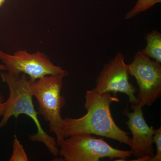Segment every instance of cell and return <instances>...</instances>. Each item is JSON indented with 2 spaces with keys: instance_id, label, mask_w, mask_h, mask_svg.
<instances>
[{
  "instance_id": "1",
  "label": "cell",
  "mask_w": 161,
  "mask_h": 161,
  "mask_svg": "<svg viewBox=\"0 0 161 161\" xmlns=\"http://www.w3.org/2000/svg\"><path fill=\"white\" fill-rule=\"evenodd\" d=\"M85 98V115L78 118H64V138L80 134H94L115 140L130 147L131 138L129 133L116 125L111 113V104L119 102L116 94H100L94 88L86 91Z\"/></svg>"
},
{
  "instance_id": "2",
  "label": "cell",
  "mask_w": 161,
  "mask_h": 161,
  "mask_svg": "<svg viewBox=\"0 0 161 161\" xmlns=\"http://www.w3.org/2000/svg\"><path fill=\"white\" fill-rule=\"evenodd\" d=\"M2 80L8 86L9 98L6 101V111L0 122V129L6 125L10 117L17 118L21 114L29 116L34 122L37 132L30 136L31 141L44 144L52 155L57 157L59 149L56 138L51 136L43 130L38 117V112L33 103L31 80L25 74L14 76L9 73L1 72Z\"/></svg>"
},
{
  "instance_id": "3",
  "label": "cell",
  "mask_w": 161,
  "mask_h": 161,
  "mask_svg": "<svg viewBox=\"0 0 161 161\" xmlns=\"http://www.w3.org/2000/svg\"><path fill=\"white\" fill-rule=\"evenodd\" d=\"M64 77L60 75H47L35 81L31 80L33 95L39 104L38 114L48 123L49 131L56 135L58 147L64 139V119L61 115V109L66 103L61 95Z\"/></svg>"
},
{
  "instance_id": "4",
  "label": "cell",
  "mask_w": 161,
  "mask_h": 161,
  "mask_svg": "<svg viewBox=\"0 0 161 161\" xmlns=\"http://www.w3.org/2000/svg\"><path fill=\"white\" fill-rule=\"evenodd\" d=\"M59 147V155L64 161H99L105 158L125 161L132 155V150L116 149L103 138H97L92 134L69 136Z\"/></svg>"
},
{
  "instance_id": "5",
  "label": "cell",
  "mask_w": 161,
  "mask_h": 161,
  "mask_svg": "<svg viewBox=\"0 0 161 161\" xmlns=\"http://www.w3.org/2000/svg\"><path fill=\"white\" fill-rule=\"evenodd\" d=\"M0 60L10 75L25 74L33 81L47 75H68V72L55 65L47 55L40 51L29 53L26 51L19 50L9 54L0 49Z\"/></svg>"
},
{
  "instance_id": "6",
  "label": "cell",
  "mask_w": 161,
  "mask_h": 161,
  "mask_svg": "<svg viewBox=\"0 0 161 161\" xmlns=\"http://www.w3.org/2000/svg\"><path fill=\"white\" fill-rule=\"evenodd\" d=\"M161 63L153 61L142 52L136 53L132 63L127 64L129 75L139 87L136 98L142 108L152 106L161 95Z\"/></svg>"
},
{
  "instance_id": "7",
  "label": "cell",
  "mask_w": 161,
  "mask_h": 161,
  "mask_svg": "<svg viewBox=\"0 0 161 161\" xmlns=\"http://www.w3.org/2000/svg\"><path fill=\"white\" fill-rule=\"evenodd\" d=\"M125 57L121 52L104 65L96 79L94 89L100 94L110 92L124 93L129 97L131 108L138 105L136 96L138 89L129 81V74Z\"/></svg>"
},
{
  "instance_id": "8",
  "label": "cell",
  "mask_w": 161,
  "mask_h": 161,
  "mask_svg": "<svg viewBox=\"0 0 161 161\" xmlns=\"http://www.w3.org/2000/svg\"><path fill=\"white\" fill-rule=\"evenodd\" d=\"M132 109L133 112H130L127 106L123 113L129 119L125 123L132 135L130 147L132 155L137 158L153 157L155 151L153 147L155 130L148 125L144 118L142 108L140 105H136Z\"/></svg>"
},
{
  "instance_id": "9",
  "label": "cell",
  "mask_w": 161,
  "mask_h": 161,
  "mask_svg": "<svg viewBox=\"0 0 161 161\" xmlns=\"http://www.w3.org/2000/svg\"><path fill=\"white\" fill-rule=\"evenodd\" d=\"M147 45L142 52L149 58L161 63V34L155 30L147 34L146 37Z\"/></svg>"
},
{
  "instance_id": "10",
  "label": "cell",
  "mask_w": 161,
  "mask_h": 161,
  "mask_svg": "<svg viewBox=\"0 0 161 161\" xmlns=\"http://www.w3.org/2000/svg\"><path fill=\"white\" fill-rule=\"evenodd\" d=\"M161 3V0H137L134 7L125 15V19H131L139 14L150 9L156 4Z\"/></svg>"
},
{
  "instance_id": "11",
  "label": "cell",
  "mask_w": 161,
  "mask_h": 161,
  "mask_svg": "<svg viewBox=\"0 0 161 161\" xmlns=\"http://www.w3.org/2000/svg\"><path fill=\"white\" fill-rule=\"evenodd\" d=\"M9 161H27L28 158L23 145L17 137L13 141V150Z\"/></svg>"
},
{
  "instance_id": "12",
  "label": "cell",
  "mask_w": 161,
  "mask_h": 161,
  "mask_svg": "<svg viewBox=\"0 0 161 161\" xmlns=\"http://www.w3.org/2000/svg\"><path fill=\"white\" fill-rule=\"evenodd\" d=\"M153 142L156 146V153L151 161H161V127L155 130L153 136Z\"/></svg>"
},
{
  "instance_id": "13",
  "label": "cell",
  "mask_w": 161,
  "mask_h": 161,
  "mask_svg": "<svg viewBox=\"0 0 161 161\" xmlns=\"http://www.w3.org/2000/svg\"><path fill=\"white\" fill-rule=\"evenodd\" d=\"M6 102H4V97L0 94V116H3L6 111Z\"/></svg>"
},
{
  "instance_id": "14",
  "label": "cell",
  "mask_w": 161,
  "mask_h": 161,
  "mask_svg": "<svg viewBox=\"0 0 161 161\" xmlns=\"http://www.w3.org/2000/svg\"><path fill=\"white\" fill-rule=\"evenodd\" d=\"M0 70H6V67L4 64H0Z\"/></svg>"
},
{
  "instance_id": "15",
  "label": "cell",
  "mask_w": 161,
  "mask_h": 161,
  "mask_svg": "<svg viewBox=\"0 0 161 161\" xmlns=\"http://www.w3.org/2000/svg\"><path fill=\"white\" fill-rule=\"evenodd\" d=\"M6 0H0V7L3 6V4L5 3Z\"/></svg>"
}]
</instances>
